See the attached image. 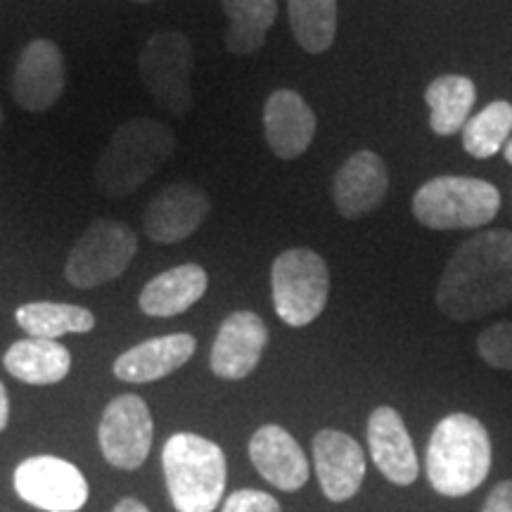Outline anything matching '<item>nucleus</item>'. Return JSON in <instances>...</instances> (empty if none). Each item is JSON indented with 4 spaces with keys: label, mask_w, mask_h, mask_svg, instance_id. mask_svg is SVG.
Masks as SVG:
<instances>
[{
    "label": "nucleus",
    "mask_w": 512,
    "mask_h": 512,
    "mask_svg": "<svg viewBox=\"0 0 512 512\" xmlns=\"http://www.w3.org/2000/svg\"><path fill=\"white\" fill-rule=\"evenodd\" d=\"M439 311L458 323L512 304V230L494 228L465 240L441 273Z\"/></svg>",
    "instance_id": "nucleus-1"
},
{
    "label": "nucleus",
    "mask_w": 512,
    "mask_h": 512,
    "mask_svg": "<svg viewBox=\"0 0 512 512\" xmlns=\"http://www.w3.org/2000/svg\"><path fill=\"white\" fill-rule=\"evenodd\" d=\"M491 458L494 451L482 422L470 413H451L437 422L427 444V479L441 496H467L489 477Z\"/></svg>",
    "instance_id": "nucleus-2"
},
{
    "label": "nucleus",
    "mask_w": 512,
    "mask_h": 512,
    "mask_svg": "<svg viewBox=\"0 0 512 512\" xmlns=\"http://www.w3.org/2000/svg\"><path fill=\"white\" fill-rule=\"evenodd\" d=\"M176 133L157 119L121 124L95 164V185L105 197H126L143 188L174 157Z\"/></svg>",
    "instance_id": "nucleus-3"
},
{
    "label": "nucleus",
    "mask_w": 512,
    "mask_h": 512,
    "mask_svg": "<svg viewBox=\"0 0 512 512\" xmlns=\"http://www.w3.org/2000/svg\"><path fill=\"white\" fill-rule=\"evenodd\" d=\"M162 465L171 503L178 512H214L228 482L226 453L192 432H178L164 444Z\"/></svg>",
    "instance_id": "nucleus-4"
},
{
    "label": "nucleus",
    "mask_w": 512,
    "mask_h": 512,
    "mask_svg": "<svg viewBox=\"0 0 512 512\" xmlns=\"http://www.w3.org/2000/svg\"><path fill=\"white\" fill-rule=\"evenodd\" d=\"M501 211L494 183L470 176H439L413 195L415 221L432 230L482 228Z\"/></svg>",
    "instance_id": "nucleus-5"
},
{
    "label": "nucleus",
    "mask_w": 512,
    "mask_h": 512,
    "mask_svg": "<svg viewBox=\"0 0 512 512\" xmlns=\"http://www.w3.org/2000/svg\"><path fill=\"white\" fill-rule=\"evenodd\" d=\"M271 287L278 318L292 328H304V325H311L328 306V264L313 249H287L273 261Z\"/></svg>",
    "instance_id": "nucleus-6"
},
{
    "label": "nucleus",
    "mask_w": 512,
    "mask_h": 512,
    "mask_svg": "<svg viewBox=\"0 0 512 512\" xmlns=\"http://www.w3.org/2000/svg\"><path fill=\"white\" fill-rule=\"evenodd\" d=\"M192 67V43L181 31H157L147 38L138 57V72L145 91L174 117H183L192 107Z\"/></svg>",
    "instance_id": "nucleus-7"
},
{
    "label": "nucleus",
    "mask_w": 512,
    "mask_h": 512,
    "mask_svg": "<svg viewBox=\"0 0 512 512\" xmlns=\"http://www.w3.org/2000/svg\"><path fill=\"white\" fill-rule=\"evenodd\" d=\"M138 252L136 233L117 219H98L69 252L64 275L79 290H93L126 271Z\"/></svg>",
    "instance_id": "nucleus-8"
},
{
    "label": "nucleus",
    "mask_w": 512,
    "mask_h": 512,
    "mask_svg": "<svg viewBox=\"0 0 512 512\" xmlns=\"http://www.w3.org/2000/svg\"><path fill=\"white\" fill-rule=\"evenodd\" d=\"M15 491L46 512H76L88 503V482L79 467L55 456H34L17 465Z\"/></svg>",
    "instance_id": "nucleus-9"
},
{
    "label": "nucleus",
    "mask_w": 512,
    "mask_h": 512,
    "mask_svg": "<svg viewBox=\"0 0 512 512\" xmlns=\"http://www.w3.org/2000/svg\"><path fill=\"white\" fill-rule=\"evenodd\" d=\"M152 415L136 394H121L107 403L102 413L98 439L102 456L119 470H136L152 448Z\"/></svg>",
    "instance_id": "nucleus-10"
},
{
    "label": "nucleus",
    "mask_w": 512,
    "mask_h": 512,
    "mask_svg": "<svg viewBox=\"0 0 512 512\" xmlns=\"http://www.w3.org/2000/svg\"><path fill=\"white\" fill-rule=\"evenodd\" d=\"M67 86L62 50L48 38H36L22 50L12 72V98L27 112L55 107Z\"/></svg>",
    "instance_id": "nucleus-11"
},
{
    "label": "nucleus",
    "mask_w": 512,
    "mask_h": 512,
    "mask_svg": "<svg viewBox=\"0 0 512 512\" xmlns=\"http://www.w3.org/2000/svg\"><path fill=\"white\" fill-rule=\"evenodd\" d=\"M211 209L209 195L192 183L166 185L145 207L143 228L147 238L159 245L188 240Z\"/></svg>",
    "instance_id": "nucleus-12"
},
{
    "label": "nucleus",
    "mask_w": 512,
    "mask_h": 512,
    "mask_svg": "<svg viewBox=\"0 0 512 512\" xmlns=\"http://www.w3.org/2000/svg\"><path fill=\"white\" fill-rule=\"evenodd\" d=\"M268 347L266 323L252 311H235L223 320L211 347V370L221 380H245Z\"/></svg>",
    "instance_id": "nucleus-13"
},
{
    "label": "nucleus",
    "mask_w": 512,
    "mask_h": 512,
    "mask_svg": "<svg viewBox=\"0 0 512 512\" xmlns=\"http://www.w3.org/2000/svg\"><path fill=\"white\" fill-rule=\"evenodd\" d=\"M313 463L320 489L332 503L354 498L366 479V453L354 437L339 430H320L313 437Z\"/></svg>",
    "instance_id": "nucleus-14"
},
{
    "label": "nucleus",
    "mask_w": 512,
    "mask_h": 512,
    "mask_svg": "<svg viewBox=\"0 0 512 512\" xmlns=\"http://www.w3.org/2000/svg\"><path fill=\"white\" fill-rule=\"evenodd\" d=\"M389 190V171L373 150H358L337 169L332 181L335 207L344 219H361L384 202Z\"/></svg>",
    "instance_id": "nucleus-15"
},
{
    "label": "nucleus",
    "mask_w": 512,
    "mask_h": 512,
    "mask_svg": "<svg viewBox=\"0 0 512 512\" xmlns=\"http://www.w3.org/2000/svg\"><path fill=\"white\" fill-rule=\"evenodd\" d=\"M368 448L377 470L392 484L411 486L420 475L418 453L399 411L377 406L368 418Z\"/></svg>",
    "instance_id": "nucleus-16"
},
{
    "label": "nucleus",
    "mask_w": 512,
    "mask_h": 512,
    "mask_svg": "<svg viewBox=\"0 0 512 512\" xmlns=\"http://www.w3.org/2000/svg\"><path fill=\"white\" fill-rule=\"evenodd\" d=\"M249 458L261 477L280 491H299L309 482L311 467L297 439L280 425H264L252 434Z\"/></svg>",
    "instance_id": "nucleus-17"
},
{
    "label": "nucleus",
    "mask_w": 512,
    "mask_h": 512,
    "mask_svg": "<svg viewBox=\"0 0 512 512\" xmlns=\"http://www.w3.org/2000/svg\"><path fill=\"white\" fill-rule=\"evenodd\" d=\"M264 136L275 157H302L316 136V114L302 95L280 88L264 105Z\"/></svg>",
    "instance_id": "nucleus-18"
},
{
    "label": "nucleus",
    "mask_w": 512,
    "mask_h": 512,
    "mask_svg": "<svg viewBox=\"0 0 512 512\" xmlns=\"http://www.w3.org/2000/svg\"><path fill=\"white\" fill-rule=\"evenodd\" d=\"M197 349V339L188 332L152 337L138 347L128 349L114 361V375L121 382L145 384L176 373L190 361Z\"/></svg>",
    "instance_id": "nucleus-19"
},
{
    "label": "nucleus",
    "mask_w": 512,
    "mask_h": 512,
    "mask_svg": "<svg viewBox=\"0 0 512 512\" xmlns=\"http://www.w3.org/2000/svg\"><path fill=\"white\" fill-rule=\"evenodd\" d=\"M209 275L200 264H183L159 273L140 292V311L152 318L181 316L204 297Z\"/></svg>",
    "instance_id": "nucleus-20"
},
{
    "label": "nucleus",
    "mask_w": 512,
    "mask_h": 512,
    "mask_svg": "<svg viewBox=\"0 0 512 512\" xmlns=\"http://www.w3.org/2000/svg\"><path fill=\"white\" fill-rule=\"evenodd\" d=\"M5 370L19 382L36 384H57L69 375L72 368V354L62 347L57 339H19L5 351Z\"/></svg>",
    "instance_id": "nucleus-21"
},
{
    "label": "nucleus",
    "mask_w": 512,
    "mask_h": 512,
    "mask_svg": "<svg viewBox=\"0 0 512 512\" xmlns=\"http://www.w3.org/2000/svg\"><path fill=\"white\" fill-rule=\"evenodd\" d=\"M430 107V128L437 136H453L463 131L477 102L475 81L460 74L437 76L425 91Z\"/></svg>",
    "instance_id": "nucleus-22"
},
{
    "label": "nucleus",
    "mask_w": 512,
    "mask_h": 512,
    "mask_svg": "<svg viewBox=\"0 0 512 512\" xmlns=\"http://www.w3.org/2000/svg\"><path fill=\"white\" fill-rule=\"evenodd\" d=\"M221 5L230 22L226 48L233 55H254L278 17V0H221Z\"/></svg>",
    "instance_id": "nucleus-23"
},
{
    "label": "nucleus",
    "mask_w": 512,
    "mask_h": 512,
    "mask_svg": "<svg viewBox=\"0 0 512 512\" xmlns=\"http://www.w3.org/2000/svg\"><path fill=\"white\" fill-rule=\"evenodd\" d=\"M17 325L27 335L38 339H57L62 335H83L95 328V316L76 304L31 302L19 306L15 313Z\"/></svg>",
    "instance_id": "nucleus-24"
},
{
    "label": "nucleus",
    "mask_w": 512,
    "mask_h": 512,
    "mask_svg": "<svg viewBox=\"0 0 512 512\" xmlns=\"http://www.w3.org/2000/svg\"><path fill=\"white\" fill-rule=\"evenodd\" d=\"M292 34L302 50L320 55L337 36V0H287Z\"/></svg>",
    "instance_id": "nucleus-25"
},
{
    "label": "nucleus",
    "mask_w": 512,
    "mask_h": 512,
    "mask_svg": "<svg viewBox=\"0 0 512 512\" xmlns=\"http://www.w3.org/2000/svg\"><path fill=\"white\" fill-rule=\"evenodd\" d=\"M512 133V105L496 100L463 126V147L470 157L491 159L503 150Z\"/></svg>",
    "instance_id": "nucleus-26"
},
{
    "label": "nucleus",
    "mask_w": 512,
    "mask_h": 512,
    "mask_svg": "<svg viewBox=\"0 0 512 512\" xmlns=\"http://www.w3.org/2000/svg\"><path fill=\"white\" fill-rule=\"evenodd\" d=\"M477 351L486 366L512 370V323H496L479 332Z\"/></svg>",
    "instance_id": "nucleus-27"
},
{
    "label": "nucleus",
    "mask_w": 512,
    "mask_h": 512,
    "mask_svg": "<svg viewBox=\"0 0 512 512\" xmlns=\"http://www.w3.org/2000/svg\"><path fill=\"white\" fill-rule=\"evenodd\" d=\"M221 512H283V508L266 491L240 489L226 498Z\"/></svg>",
    "instance_id": "nucleus-28"
},
{
    "label": "nucleus",
    "mask_w": 512,
    "mask_h": 512,
    "mask_svg": "<svg viewBox=\"0 0 512 512\" xmlns=\"http://www.w3.org/2000/svg\"><path fill=\"white\" fill-rule=\"evenodd\" d=\"M482 512H512V479L494 486V491L486 496Z\"/></svg>",
    "instance_id": "nucleus-29"
},
{
    "label": "nucleus",
    "mask_w": 512,
    "mask_h": 512,
    "mask_svg": "<svg viewBox=\"0 0 512 512\" xmlns=\"http://www.w3.org/2000/svg\"><path fill=\"white\" fill-rule=\"evenodd\" d=\"M8 420H10V399H8V389H5V384L0 382V432L8 427Z\"/></svg>",
    "instance_id": "nucleus-30"
},
{
    "label": "nucleus",
    "mask_w": 512,
    "mask_h": 512,
    "mask_svg": "<svg viewBox=\"0 0 512 512\" xmlns=\"http://www.w3.org/2000/svg\"><path fill=\"white\" fill-rule=\"evenodd\" d=\"M112 512H150V510H147L145 503L136 501V498H124V501L117 503V508Z\"/></svg>",
    "instance_id": "nucleus-31"
},
{
    "label": "nucleus",
    "mask_w": 512,
    "mask_h": 512,
    "mask_svg": "<svg viewBox=\"0 0 512 512\" xmlns=\"http://www.w3.org/2000/svg\"><path fill=\"white\" fill-rule=\"evenodd\" d=\"M503 155H505V162L512 164V138L508 140V143H505V147H503Z\"/></svg>",
    "instance_id": "nucleus-32"
},
{
    "label": "nucleus",
    "mask_w": 512,
    "mask_h": 512,
    "mask_svg": "<svg viewBox=\"0 0 512 512\" xmlns=\"http://www.w3.org/2000/svg\"><path fill=\"white\" fill-rule=\"evenodd\" d=\"M133 3H152V0H133Z\"/></svg>",
    "instance_id": "nucleus-33"
},
{
    "label": "nucleus",
    "mask_w": 512,
    "mask_h": 512,
    "mask_svg": "<svg viewBox=\"0 0 512 512\" xmlns=\"http://www.w3.org/2000/svg\"><path fill=\"white\" fill-rule=\"evenodd\" d=\"M0 124H3V110H0Z\"/></svg>",
    "instance_id": "nucleus-34"
}]
</instances>
